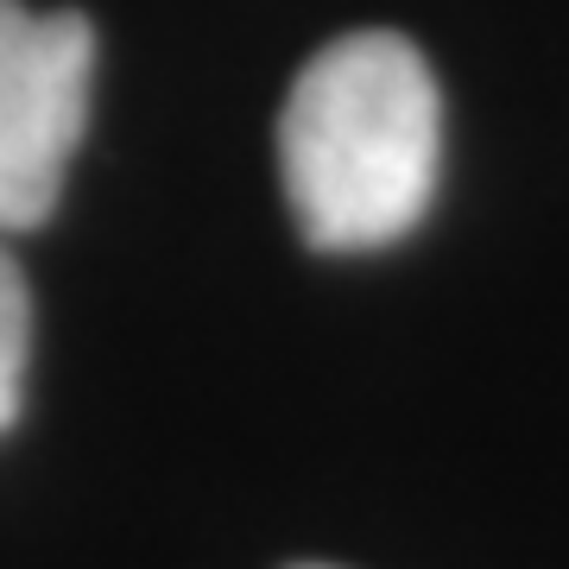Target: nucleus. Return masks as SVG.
<instances>
[{"label": "nucleus", "instance_id": "obj_3", "mask_svg": "<svg viewBox=\"0 0 569 569\" xmlns=\"http://www.w3.org/2000/svg\"><path fill=\"white\" fill-rule=\"evenodd\" d=\"M26 348H32V298H26V272L0 247V430L20 418Z\"/></svg>", "mask_w": 569, "mask_h": 569}, {"label": "nucleus", "instance_id": "obj_2", "mask_svg": "<svg viewBox=\"0 0 569 569\" xmlns=\"http://www.w3.org/2000/svg\"><path fill=\"white\" fill-rule=\"evenodd\" d=\"M96 32L82 13L0 0V234L58 209L63 171L89 127Z\"/></svg>", "mask_w": 569, "mask_h": 569}, {"label": "nucleus", "instance_id": "obj_1", "mask_svg": "<svg viewBox=\"0 0 569 569\" xmlns=\"http://www.w3.org/2000/svg\"><path fill=\"white\" fill-rule=\"evenodd\" d=\"M443 102L418 44L348 32L298 70L279 114V178L298 234L367 253L418 228L437 190Z\"/></svg>", "mask_w": 569, "mask_h": 569}, {"label": "nucleus", "instance_id": "obj_4", "mask_svg": "<svg viewBox=\"0 0 569 569\" xmlns=\"http://www.w3.org/2000/svg\"><path fill=\"white\" fill-rule=\"evenodd\" d=\"M291 569H329V563H291Z\"/></svg>", "mask_w": 569, "mask_h": 569}]
</instances>
